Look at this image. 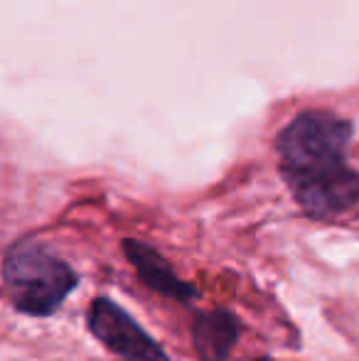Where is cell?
<instances>
[{
  "label": "cell",
  "instance_id": "1",
  "mask_svg": "<svg viewBox=\"0 0 359 361\" xmlns=\"http://www.w3.org/2000/svg\"><path fill=\"white\" fill-rule=\"evenodd\" d=\"M350 138L352 126L327 111H305L281 130V175L305 214L327 219L359 202V172L345 157Z\"/></svg>",
  "mask_w": 359,
  "mask_h": 361
},
{
  "label": "cell",
  "instance_id": "5",
  "mask_svg": "<svg viewBox=\"0 0 359 361\" xmlns=\"http://www.w3.org/2000/svg\"><path fill=\"white\" fill-rule=\"evenodd\" d=\"M241 334V322L229 310L200 312L192 324V344L202 361H226Z\"/></svg>",
  "mask_w": 359,
  "mask_h": 361
},
{
  "label": "cell",
  "instance_id": "2",
  "mask_svg": "<svg viewBox=\"0 0 359 361\" xmlns=\"http://www.w3.org/2000/svg\"><path fill=\"white\" fill-rule=\"evenodd\" d=\"M77 273L32 241L15 243L3 261V283L15 310L35 317L52 314L77 288Z\"/></svg>",
  "mask_w": 359,
  "mask_h": 361
},
{
  "label": "cell",
  "instance_id": "3",
  "mask_svg": "<svg viewBox=\"0 0 359 361\" xmlns=\"http://www.w3.org/2000/svg\"><path fill=\"white\" fill-rule=\"evenodd\" d=\"M89 329L101 344L126 361H170L160 344L109 298H96L91 302Z\"/></svg>",
  "mask_w": 359,
  "mask_h": 361
},
{
  "label": "cell",
  "instance_id": "4",
  "mask_svg": "<svg viewBox=\"0 0 359 361\" xmlns=\"http://www.w3.org/2000/svg\"><path fill=\"white\" fill-rule=\"evenodd\" d=\"M123 251H126V258L133 263L138 278L150 290H155V293L165 295V298H170V300H180V302H190V300L197 298V288L180 281L173 273V268H170V263L165 261L155 248L145 246V243H140V241H133V238H126Z\"/></svg>",
  "mask_w": 359,
  "mask_h": 361
}]
</instances>
